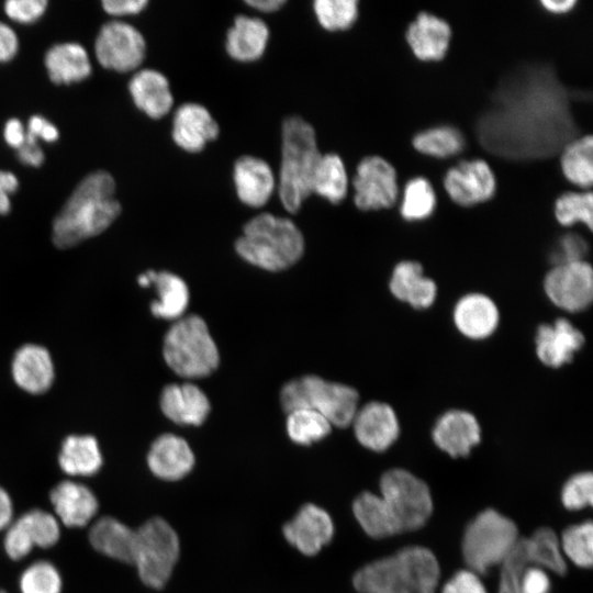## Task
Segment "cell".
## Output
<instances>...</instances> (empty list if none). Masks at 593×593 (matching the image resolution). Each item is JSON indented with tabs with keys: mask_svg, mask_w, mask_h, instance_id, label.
<instances>
[{
	"mask_svg": "<svg viewBox=\"0 0 593 593\" xmlns=\"http://www.w3.org/2000/svg\"><path fill=\"white\" fill-rule=\"evenodd\" d=\"M406 41L421 60H440L447 53L451 38L449 24L428 12H421L409 25Z\"/></svg>",
	"mask_w": 593,
	"mask_h": 593,
	"instance_id": "obj_27",
	"label": "cell"
},
{
	"mask_svg": "<svg viewBox=\"0 0 593 593\" xmlns=\"http://www.w3.org/2000/svg\"><path fill=\"white\" fill-rule=\"evenodd\" d=\"M269 37V27L261 19L240 14L226 33L225 49L236 61L253 63L265 54Z\"/></svg>",
	"mask_w": 593,
	"mask_h": 593,
	"instance_id": "obj_28",
	"label": "cell"
},
{
	"mask_svg": "<svg viewBox=\"0 0 593 593\" xmlns=\"http://www.w3.org/2000/svg\"><path fill=\"white\" fill-rule=\"evenodd\" d=\"M353 512L363 532L372 538L381 539L399 534L380 495L362 492L355 499Z\"/></svg>",
	"mask_w": 593,
	"mask_h": 593,
	"instance_id": "obj_36",
	"label": "cell"
},
{
	"mask_svg": "<svg viewBox=\"0 0 593 593\" xmlns=\"http://www.w3.org/2000/svg\"><path fill=\"white\" fill-rule=\"evenodd\" d=\"M314 127L300 116H289L281 128L278 193L283 208L296 213L312 194V179L321 157Z\"/></svg>",
	"mask_w": 593,
	"mask_h": 593,
	"instance_id": "obj_4",
	"label": "cell"
},
{
	"mask_svg": "<svg viewBox=\"0 0 593 593\" xmlns=\"http://www.w3.org/2000/svg\"><path fill=\"white\" fill-rule=\"evenodd\" d=\"M26 130V141L38 143L42 139L54 143L59 137L58 128L42 115H32L29 119Z\"/></svg>",
	"mask_w": 593,
	"mask_h": 593,
	"instance_id": "obj_49",
	"label": "cell"
},
{
	"mask_svg": "<svg viewBox=\"0 0 593 593\" xmlns=\"http://www.w3.org/2000/svg\"><path fill=\"white\" fill-rule=\"evenodd\" d=\"M518 528L508 517L493 508L479 513L467 526L462 538V556L469 570L485 574L504 561L516 545Z\"/></svg>",
	"mask_w": 593,
	"mask_h": 593,
	"instance_id": "obj_8",
	"label": "cell"
},
{
	"mask_svg": "<svg viewBox=\"0 0 593 593\" xmlns=\"http://www.w3.org/2000/svg\"><path fill=\"white\" fill-rule=\"evenodd\" d=\"M180 553L175 529L161 517H152L135 529L133 566L142 582L163 589L169 580Z\"/></svg>",
	"mask_w": 593,
	"mask_h": 593,
	"instance_id": "obj_9",
	"label": "cell"
},
{
	"mask_svg": "<svg viewBox=\"0 0 593 593\" xmlns=\"http://www.w3.org/2000/svg\"><path fill=\"white\" fill-rule=\"evenodd\" d=\"M128 92L135 107L150 119L167 115L174 105V96L167 77L152 68L136 71L130 82Z\"/></svg>",
	"mask_w": 593,
	"mask_h": 593,
	"instance_id": "obj_25",
	"label": "cell"
},
{
	"mask_svg": "<svg viewBox=\"0 0 593 593\" xmlns=\"http://www.w3.org/2000/svg\"><path fill=\"white\" fill-rule=\"evenodd\" d=\"M441 593H488L479 575L471 570L457 571L444 585Z\"/></svg>",
	"mask_w": 593,
	"mask_h": 593,
	"instance_id": "obj_48",
	"label": "cell"
},
{
	"mask_svg": "<svg viewBox=\"0 0 593 593\" xmlns=\"http://www.w3.org/2000/svg\"><path fill=\"white\" fill-rule=\"evenodd\" d=\"M413 146L422 154L446 158L460 153L465 146L462 133L450 125L435 126L417 133Z\"/></svg>",
	"mask_w": 593,
	"mask_h": 593,
	"instance_id": "obj_38",
	"label": "cell"
},
{
	"mask_svg": "<svg viewBox=\"0 0 593 593\" xmlns=\"http://www.w3.org/2000/svg\"><path fill=\"white\" fill-rule=\"evenodd\" d=\"M21 593H60L61 577L49 561H35L20 578Z\"/></svg>",
	"mask_w": 593,
	"mask_h": 593,
	"instance_id": "obj_44",
	"label": "cell"
},
{
	"mask_svg": "<svg viewBox=\"0 0 593 593\" xmlns=\"http://www.w3.org/2000/svg\"><path fill=\"white\" fill-rule=\"evenodd\" d=\"M13 505L8 492L0 486V530L7 529L12 523Z\"/></svg>",
	"mask_w": 593,
	"mask_h": 593,
	"instance_id": "obj_54",
	"label": "cell"
},
{
	"mask_svg": "<svg viewBox=\"0 0 593 593\" xmlns=\"http://www.w3.org/2000/svg\"><path fill=\"white\" fill-rule=\"evenodd\" d=\"M98 63L109 70L128 72L137 69L146 56V41L132 24L114 20L102 25L96 42Z\"/></svg>",
	"mask_w": 593,
	"mask_h": 593,
	"instance_id": "obj_11",
	"label": "cell"
},
{
	"mask_svg": "<svg viewBox=\"0 0 593 593\" xmlns=\"http://www.w3.org/2000/svg\"><path fill=\"white\" fill-rule=\"evenodd\" d=\"M233 182L239 201L250 208L264 206L277 187L270 165L250 155L242 156L234 163Z\"/></svg>",
	"mask_w": 593,
	"mask_h": 593,
	"instance_id": "obj_20",
	"label": "cell"
},
{
	"mask_svg": "<svg viewBox=\"0 0 593 593\" xmlns=\"http://www.w3.org/2000/svg\"><path fill=\"white\" fill-rule=\"evenodd\" d=\"M557 221L564 226L582 223L591 231L593 226V197L586 192H564L555 203Z\"/></svg>",
	"mask_w": 593,
	"mask_h": 593,
	"instance_id": "obj_43",
	"label": "cell"
},
{
	"mask_svg": "<svg viewBox=\"0 0 593 593\" xmlns=\"http://www.w3.org/2000/svg\"><path fill=\"white\" fill-rule=\"evenodd\" d=\"M163 353L169 368L189 379L211 374L220 362L206 323L194 314L175 321L165 335Z\"/></svg>",
	"mask_w": 593,
	"mask_h": 593,
	"instance_id": "obj_6",
	"label": "cell"
},
{
	"mask_svg": "<svg viewBox=\"0 0 593 593\" xmlns=\"http://www.w3.org/2000/svg\"><path fill=\"white\" fill-rule=\"evenodd\" d=\"M564 553L574 564L590 568L593 562V525L591 521L566 528L559 541Z\"/></svg>",
	"mask_w": 593,
	"mask_h": 593,
	"instance_id": "obj_41",
	"label": "cell"
},
{
	"mask_svg": "<svg viewBox=\"0 0 593 593\" xmlns=\"http://www.w3.org/2000/svg\"><path fill=\"white\" fill-rule=\"evenodd\" d=\"M354 202L362 211L388 209L399 194L396 171L380 156H368L360 160L353 179Z\"/></svg>",
	"mask_w": 593,
	"mask_h": 593,
	"instance_id": "obj_12",
	"label": "cell"
},
{
	"mask_svg": "<svg viewBox=\"0 0 593 593\" xmlns=\"http://www.w3.org/2000/svg\"><path fill=\"white\" fill-rule=\"evenodd\" d=\"M560 164L570 182L581 188H590L593 182L592 136L583 135L568 142L562 147Z\"/></svg>",
	"mask_w": 593,
	"mask_h": 593,
	"instance_id": "obj_37",
	"label": "cell"
},
{
	"mask_svg": "<svg viewBox=\"0 0 593 593\" xmlns=\"http://www.w3.org/2000/svg\"><path fill=\"white\" fill-rule=\"evenodd\" d=\"M160 409L165 416L179 425H201L210 412L206 394L192 383H171L160 395Z\"/></svg>",
	"mask_w": 593,
	"mask_h": 593,
	"instance_id": "obj_24",
	"label": "cell"
},
{
	"mask_svg": "<svg viewBox=\"0 0 593 593\" xmlns=\"http://www.w3.org/2000/svg\"><path fill=\"white\" fill-rule=\"evenodd\" d=\"M11 210L10 197L0 187V215L8 214Z\"/></svg>",
	"mask_w": 593,
	"mask_h": 593,
	"instance_id": "obj_58",
	"label": "cell"
},
{
	"mask_svg": "<svg viewBox=\"0 0 593 593\" xmlns=\"http://www.w3.org/2000/svg\"><path fill=\"white\" fill-rule=\"evenodd\" d=\"M577 4L575 0H542L541 5L553 13H564Z\"/></svg>",
	"mask_w": 593,
	"mask_h": 593,
	"instance_id": "obj_57",
	"label": "cell"
},
{
	"mask_svg": "<svg viewBox=\"0 0 593 593\" xmlns=\"http://www.w3.org/2000/svg\"><path fill=\"white\" fill-rule=\"evenodd\" d=\"M439 575L435 555L410 546L360 568L353 584L359 593H435Z\"/></svg>",
	"mask_w": 593,
	"mask_h": 593,
	"instance_id": "obj_3",
	"label": "cell"
},
{
	"mask_svg": "<svg viewBox=\"0 0 593 593\" xmlns=\"http://www.w3.org/2000/svg\"><path fill=\"white\" fill-rule=\"evenodd\" d=\"M588 251L585 239L574 233L566 234L558 239L550 259L553 266L583 261Z\"/></svg>",
	"mask_w": 593,
	"mask_h": 593,
	"instance_id": "obj_46",
	"label": "cell"
},
{
	"mask_svg": "<svg viewBox=\"0 0 593 593\" xmlns=\"http://www.w3.org/2000/svg\"><path fill=\"white\" fill-rule=\"evenodd\" d=\"M435 206L436 194L426 178L415 177L405 184L400 209L404 220H425L434 212Z\"/></svg>",
	"mask_w": 593,
	"mask_h": 593,
	"instance_id": "obj_40",
	"label": "cell"
},
{
	"mask_svg": "<svg viewBox=\"0 0 593 593\" xmlns=\"http://www.w3.org/2000/svg\"><path fill=\"white\" fill-rule=\"evenodd\" d=\"M380 492L399 534L419 529L433 512L428 485L407 470L385 471L380 479Z\"/></svg>",
	"mask_w": 593,
	"mask_h": 593,
	"instance_id": "obj_10",
	"label": "cell"
},
{
	"mask_svg": "<svg viewBox=\"0 0 593 593\" xmlns=\"http://www.w3.org/2000/svg\"><path fill=\"white\" fill-rule=\"evenodd\" d=\"M220 126L202 104L187 102L174 113L171 137L187 153H199L217 138Z\"/></svg>",
	"mask_w": 593,
	"mask_h": 593,
	"instance_id": "obj_18",
	"label": "cell"
},
{
	"mask_svg": "<svg viewBox=\"0 0 593 593\" xmlns=\"http://www.w3.org/2000/svg\"><path fill=\"white\" fill-rule=\"evenodd\" d=\"M49 499L56 515L68 527L86 526L99 508L98 500L88 486L69 480L56 484Z\"/></svg>",
	"mask_w": 593,
	"mask_h": 593,
	"instance_id": "obj_26",
	"label": "cell"
},
{
	"mask_svg": "<svg viewBox=\"0 0 593 593\" xmlns=\"http://www.w3.org/2000/svg\"><path fill=\"white\" fill-rule=\"evenodd\" d=\"M571 97L552 69L524 65L495 89L477 123L479 139L486 150L511 159L551 156L577 134Z\"/></svg>",
	"mask_w": 593,
	"mask_h": 593,
	"instance_id": "obj_1",
	"label": "cell"
},
{
	"mask_svg": "<svg viewBox=\"0 0 593 593\" xmlns=\"http://www.w3.org/2000/svg\"><path fill=\"white\" fill-rule=\"evenodd\" d=\"M145 273L158 294V300L150 304L153 315L164 320L182 317L189 304V289L186 282L169 271L148 270Z\"/></svg>",
	"mask_w": 593,
	"mask_h": 593,
	"instance_id": "obj_33",
	"label": "cell"
},
{
	"mask_svg": "<svg viewBox=\"0 0 593 593\" xmlns=\"http://www.w3.org/2000/svg\"><path fill=\"white\" fill-rule=\"evenodd\" d=\"M47 5L46 0H8L4 2V12L16 23L31 24L44 15Z\"/></svg>",
	"mask_w": 593,
	"mask_h": 593,
	"instance_id": "obj_47",
	"label": "cell"
},
{
	"mask_svg": "<svg viewBox=\"0 0 593 593\" xmlns=\"http://www.w3.org/2000/svg\"><path fill=\"white\" fill-rule=\"evenodd\" d=\"M60 528L55 516L34 508L13 521L7 528L4 549L13 560L27 556L34 547L49 548L58 541Z\"/></svg>",
	"mask_w": 593,
	"mask_h": 593,
	"instance_id": "obj_14",
	"label": "cell"
},
{
	"mask_svg": "<svg viewBox=\"0 0 593 593\" xmlns=\"http://www.w3.org/2000/svg\"><path fill=\"white\" fill-rule=\"evenodd\" d=\"M0 187L3 192L10 197L16 192L19 188V180L13 172L0 170Z\"/></svg>",
	"mask_w": 593,
	"mask_h": 593,
	"instance_id": "obj_56",
	"label": "cell"
},
{
	"mask_svg": "<svg viewBox=\"0 0 593 593\" xmlns=\"http://www.w3.org/2000/svg\"><path fill=\"white\" fill-rule=\"evenodd\" d=\"M114 194L115 181L108 171L86 176L53 222L54 245L69 248L104 232L121 213Z\"/></svg>",
	"mask_w": 593,
	"mask_h": 593,
	"instance_id": "obj_2",
	"label": "cell"
},
{
	"mask_svg": "<svg viewBox=\"0 0 593 593\" xmlns=\"http://www.w3.org/2000/svg\"><path fill=\"white\" fill-rule=\"evenodd\" d=\"M245 3L253 9L260 11L262 13H272L280 10L286 1L283 0H247Z\"/></svg>",
	"mask_w": 593,
	"mask_h": 593,
	"instance_id": "obj_55",
	"label": "cell"
},
{
	"mask_svg": "<svg viewBox=\"0 0 593 593\" xmlns=\"http://www.w3.org/2000/svg\"><path fill=\"white\" fill-rule=\"evenodd\" d=\"M0 593H7V592L0 589Z\"/></svg>",
	"mask_w": 593,
	"mask_h": 593,
	"instance_id": "obj_59",
	"label": "cell"
},
{
	"mask_svg": "<svg viewBox=\"0 0 593 593\" xmlns=\"http://www.w3.org/2000/svg\"><path fill=\"white\" fill-rule=\"evenodd\" d=\"M561 501L566 508L578 511L593 503V475L580 472L572 475L563 485Z\"/></svg>",
	"mask_w": 593,
	"mask_h": 593,
	"instance_id": "obj_45",
	"label": "cell"
},
{
	"mask_svg": "<svg viewBox=\"0 0 593 593\" xmlns=\"http://www.w3.org/2000/svg\"><path fill=\"white\" fill-rule=\"evenodd\" d=\"M19 51V38L14 30L0 21V64L8 63Z\"/></svg>",
	"mask_w": 593,
	"mask_h": 593,
	"instance_id": "obj_51",
	"label": "cell"
},
{
	"mask_svg": "<svg viewBox=\"0 0 593 593\" xmlns=\"http://www.w3.org/2000/svg\"><path fill=\"white\" fill-rule=\"evenodd\" d=\"M237 254L247 262L268 271L295 264L304 251V237L287 217L260 213L251 217L235 242Z\"/></svg>",
	"mask_w": 593,
	"mask_h": 593,
	"instance_id": "obj_5",
	"label": "cell"
},
{
	"mask_svg": "<svg viewBox=\"0 0 593 593\" xmlns=\"http://www.w3.org/2000/svg\"><path fill=\"white\" fill-rule=\"evenodd\" d=\"M3 138L10 147L19 149L26 139L25 126L19 119L8 120L3 128Z\"/></svg>",
	"mask_w": 593,
	"mask_h": 593,
	"instance_id": "obj_52",
	"label": "cell"
},
{
	"mask_svg": "<svg viewBox=\"0 0 593 593\" xmlns=\"http://www.w3.org/2000/svg\"><path fill=\"white\" fill-rule=\"evenodd\" d=\"M391 293L400 301L414 309L429 307L437 294L436 283L423 275V267L417 261L399 262L389 282Z\"/></svg>",
	"mask_w": 593,
	"mask_h": 593,
	"instance_id": "obj_31",
	"label": "cell"
},
{
	"mask_svg": "<svg viewBox=\"0 0 593 593\" xmlns=\"http://www.w3.org/2000/svg\"><path fill=\"white\" fill-rule=\"evenodd\" d=\"M357 0H316L313 12L318 24L331 32L344 31L354 25L358 18Z\"/></svg>",
	"mask_w": 593,
	"mask_h": 593,
	"instance_id": "obj_42",
	"label": "cell"
},
{
	"mask_svg": "<svg viewBox=\"0 0 593 593\" xmlns=\"http://www.w3.org/2000/svg\"><path fill=\"white\" fill-rule=\"evenodd\" d=\"M147 0H104L103 10L112 16H125L141 13L146 9Z\"/></svg>",
	"mask_w": 593,
	"mask_h": 593,
	"instance_id": "obj_50",
	"label": "cell"
},
{
	"mask_svg": "<svg viewBox=\"0 0 593 593\" xmlns=\"http://www.w3.org/2000/svg\"><path fill=\"white\" fill-rule=\"evenodd\" d=\"M444 186L452 201L470 206L491 199L496 180L486 161L472 159L452 166L445 175Z\"/></svg>",
	"mask_w": 593,
	"mask_h": 593,
	"instance_id": "obj_15",
	"label": "cell"
},
{
	"mask_svg": "<svg viewBox=\"0 0 593 593\" xmlns=\"http://www.w3.org/2000/svg\"><path fill=\"white\" fill-rule=\"evenodd\" d=\"M11 371L16 385L31 394L47 391L55 377L49 351L36 344H25L15 351Z\"/></svg>",
	"mask_w": 593,
	"mask_h": 593,
	"instance_id": "obj_23",
	"label": "cell"
},
{
	"mask_svg": "<svg viewBox=\"0 0 593 593\" xmlns=\"http://www.w3.org/2000/svg\"><path fill=\"white\" fill-rule=\"evenodd\" d=\"M147 465L157 478L177 481L192 470L194 455L182 437L163 434L153 441L147 454Z\"/></svg>",
	"mask_w": 593,
	"mask_h": 593,
	"instance_id": "obj_22",
	"label": "cell"
},
{
	"mask_svg": "<svg viewBox=\"0 0 593 593\" xmlns=\"http://www.w3.org/2000/svg\"><path fill=\"white\" fill-rule=\"evenodd\" d=\"M287 414V432L295 444L311 445L326 437L332 430L331 423L313 410L299 409Z\"/></svg>",
	"mask_w": 593,
	"mask_h": 593,
	"instance_id": "obj_39",
	"label": "cell"
},
{
	"mask_svg": "<svg viewBox=\"0 0 593 593\" xmlns=\"http://www.w3.org/2000/svg\"><path fill=\"white\" fill-rule=\"evenodd\" d=\"M535 344L539 360L548 367L559 368L573 359L584 344V336L570 321L558 318L538 326Z\"/></svg>",
	"mask_w": 593,
	"mask_h": 593,
	"instance_id": "obj_21",
	"label": "cell"
},
{
	"mask_svg": "<svg viewBox=\"0 0 593 593\" xmlns=\"http://www.w3.org/2000/svg\"><path fill=\"white\" fill-rule=\"evenodd\" d=\"M290 545L305 556H314L327 545L334 534L329 514L320 506L307 503L282 527Z\"/></svg>",
	"mask_w": 593,
	"mask_h": 593,
	"instance_id": "obj_16",
	"label": "cell"
},
{
	"mask_svg": "<svg viewBox=\"0 0 593 593\" xmlns=\"http://www.w3.org/2000/svg\"><path fill=\"white\" fill-rule=\"evenodd\" d=\"M499 310L485 294L469 293L457 302L454 309V323L468 338L483 339L497 327Z\"/></svg>",
	"mask_w": 593,
	"mask_h": 593,
	"instance_id": "obj_29",
	"label": "cell"
},
{
	"mask_svg": "<svg viewBox=\"0 0 593 593\" xmlns=\"http://www.w3.org/2000/svg\"><path fill=\"white\" fill-rule=\"evenodd\" d=\"M548 299L568 312L585 310L593 299V271L586 261L553 266L545 277Z\"/></svg>",
	"mask_w": 593,
	"mask_h": 593,
	"instance_id": "obj_13",
	"label": "cell"
},
{
	"mask_svg": "<svg viewBox=\"0 0 593 593\" xmlns=\"http://www.w3.org/2000/svg\"><path fill=\"white\" fill-rule=\"evenodd\" d=\"M358 399L354 388L314 374L287 382L280 392V402L286 413L299 409L313 410L337 427L351 424L358 410Z\"/></svg>",
	"mask_w": 593,
	"mask_h": 593,
	"instance_id": "obj_7",
	"label": "cell"
},
{
	"mask_svg": "<svg viewBox=\"0 0 593 593\" xmlns=\"http://www.w3.org/2000/svg\"><path fill=\"white\" fill-rule=\"evenodd\" d=\"M432 437L450 457H466L481 440V428L473 414L463 410L445 412L436 422Z\"/></svg>",
	"mask_w": 593,
	"mask_h": 593,
	"instance_id": "obj_19",
	"label": "cell"
},
{
	"mask_svg": "<svg viewBox=\"0 0 593 593\" xmlns=\"http://www.w3.org/2000/svg\"><path fill=\"white\" fill-rule=\"evenodd\" d=\"M89 540L98 552L133 564L135 529L121 521L111 516L99 518L90 527Z\"/></svg>",
	"mask_w": 593,
	"mask_h": 593,
	"instance_id": "obj_32",
	"label": "cell"
},
{
	"mask_svg": "<svg viewBox=\"0 0 593 593\" xmlns=\"http://www.w3.org/2000/svg\"><path fill=\"white\" fill-rule=\"evenodd\" d=\"M58 462L69 475L90 477L102 466L98 440L91 435H70L61 444Z\"/></svg>",
	"mask_w": 593,
	"mask_h": 593,
	"instance_id": "obj_34",
	"label": "cell"
},
{
	"mask_svg": "<svg viewBox=\"0 0 593 593\" xmlns=\"http://www.w3.org/2000/svg\"><path fill=\"white\" fill-rule=\"evenodd\" d=\"M347 188L348 177L343 159L337 154H322L314 170L311 193L338 204L345 199Z\"/></svg>",
	"mask_w": 593,
	"mask_h": 593,
	"instance_id": "obj_35",
	"label": "cell"
},
{
	"mask_svg": "<svg viewBox=\"0 0 593 593\" xmlns=\"http://www.w3.org/2000/svg\"><path fill=\"white\" fill-rule=\"evenodd\" d=\"M44 64L51 81L55 85H71L83 81L92 71L87 49L75 42L52 46L45 54Z\"/></svg>",
	"mask_w": 593,
	"mask_h": 593,
	"instance_id": "obj_30",
	"label": "cell"
},
{
	"mask_svg": "<svg viewBox=\"0 0 593 593\" xmlns=\"http://www.w3.org/2000/svg\"><path fill=\"white\" fill-rule=\"evenodd\" d=\"M19 160L31 167H40L44 163V153L38 143L25 139V143L16 149Z\"/></svg>",
	"mask_w": 593,
	"mask_h": 593,
	"instance_id": "obj_53",
	"label": "cell"
},
{
	"mask_svg": "<svg viewBox=\"0 0 593 593\" xmlns=\"http://www.w3.org/2000/svg\"><path fill=\"white\" fill-rule=\"evenodd\" d=\"M357 440L373 451H384L398 439L400 424L387 403L372 401L358 409L351 422Z\"/></svg>",
	"mask_w": 593,
	"mask_h": 593,
	"instance_id": "obj_17",
	"label": "cell"
}]
</instances>
